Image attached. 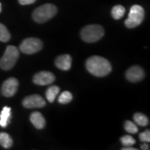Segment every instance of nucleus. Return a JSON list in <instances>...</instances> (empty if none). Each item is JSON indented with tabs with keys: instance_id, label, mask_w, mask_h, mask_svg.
I'll return each mask as SVG.
<instances>
[{
	"instance_id": "obj_1",
	"label": "nucleus",
	"mask_w": 150,
	"mask_h": 150,
	"mask_svg": "<svg viewBox=\"0 0 150 150\" xmlns=\"http://www.w3.org/2000/svg\"><path fill=\"white\" fill-rule=\"evenodd\" d=\"M86 68L90 74L97 77L107 76L112 70L108 60L100 56H93L87 59Z\"/></svg>"
},
{
	"instance_id": "obj_2",
	"label": "nucleus",
	"mask_w": 150,
	"mask_h": 150,
	"mask_svg": "<svg viewBox=\"0 0 150 150\" xmlns=\"http://www.w3.org/2000/svg\"><path fill=\"white\" fill-rule=\"evenodd\" d=\"M58 12L57 7L52 4H46L37 8L33 12V18L38 23H43L54 18Z\"/></svg>"
},
{
	"instance_id": "obj_3",
	"label": "nucleus",
	"mask_w": 150,
	"mask_h": 150,
	"mask_svg": "<svg viewBox=\"0 0 150 150\" xmlns=\"http://www.w3.org/2000/svg\"><path fill=\"white\" fill-rule=\"evenodd\" d=\"M104 35V29L98 24H91L84 27L81 31L82 39L87 43H94L100 40Z\"/></svg>"
},
{
	"instance_id": "obj_4",
	"label": "nucleus",
	"mask_w": 150,
	"mask_h": 150,
	"mask_svg": "<svg viewBox=\"0 0 150 150\" xmlns=\"http://www.w3.org/2000/svg\"><path fill=\"white\" fill-rule=\"evenodd\" d=\"M19 57V50L15 46L9 45L6 48L4 56L0 59V68L4 70H10L16 64Z\"/></svg>"
},
{
	"instance_id": "obj_5",
	"label": "nucleus",
	"mask_w": 150,
	"mask_h": 150,
	"mask_svg": "<svg viewBox=\"0 0 150 150\" xmlns=\"http://www.w3.org/2000/svg\"><path fill=\"white\" fill-rule=\"evenodd\" d=\"M144 18V9L140 5H133L129 11V17L125 20V25L129 28H134L140 25Z\"/></svg>"
},
{
	"instance_id": "obj_6",
	"label": "nucleus",
	"mask_w": 150,
	"mask_h": 150,
	"mask_svg": "<svg viewBox=\"0 0 150 150\" xmlns=\"http://www.w3.org/2000/svg\"><path fill=\"white\" fill-rule=\"evenodd\" d=\"M43 48V43L37 38H28L24 39L19 46L22 53L26 54H33L39 52Z\"/></svg>"
},
{
	"instance_id": "obj_7",
	"label": "nucleus",
	"mask_w": 150,
	"mask_h": 150,
	"mask_svg": "<svg viewBox=\"0 0 150 150\" xmlns=\"http://www.w3.org/2000/svg\"><path fill=\"white\" fill-rule=\"evenodd\" d=\"M33 81L37 85H48L53 83L55 81V77L54 74H52L51 72L42 71V72H38L33 76Z\"/></svg>"
},
{
	"instance_id": "obj_8",
	"label": "nucleus",
	"mask_w": 150,
	"mask_h": 150,
	"mask_svg": "<svg viewBox=\"0 0 150 150\" xmlns=\"http://www.w3.org/2000/svg\"><path fill=\"white\" fill-rule=\"evenodd\" d=\"M18 88V81L15 78H9L2 85V93L7 98L13 97Z\"/></svg>"
},
{
	"instance_id": "obj_9",
	"label": "nucleus",
	"mask_w": 150,
	"mask_h": 150,
	"mask_svg": "<svg viewBox=\"0 0 150 150\" xmlns=\"http://www.w3.org/2000/svg\"><path fill=\"white\" fill-rule=\"evenodd\" d=\"M46 104L43 98L38 94H33L24 98L23 100V107L27 108H43Z\"/></svg>"
},
{
	"instance_id": "obj_10",
	"label": "nucleus",
	"mask_w": 150,
	"mask_h": 150,
	"mask_svg": "<svg viewBox=\"0 0 150 150\" xmlns=\"http://www.w3.org/2000/svg\"><path fill=\"white\" fill-rule=\"evenodd\" d=\"M126 78L129 82L136 83L141 81L144 77V71L139 66H133L126 72Z\"/></svg>"
},
{
	"instance_id": "obj_11",
	"label": "nucleus",
	"mask_w": 150,
	"mask_h": 150,
	"mask_svg": "<svg viewBox=\"0 0 150 150\" xmlns=\"http://www.w3.org/2000/svg\"><path fill=\"white\" fill-rule=\"evenodd\" d=\"M72 57L69 54H63L59 56L55 60V65L59 69L68 71L72 66Z\"/></svg>"
},
{
	"instance_id": "obj_12",
	"label": "nucleus",
	"mask_w": 150,
	"mask_h": 150,
	"mask_svg": "<svg viewBox=\"0 0 150 150\" xmlns=\"http://www.w3.org/2000/svg\"><path fill=\"white\" fill-rule=\"evenodd\" d=\"M30 121L33 125L38 129H42L45 127V118L39 112H33L30 115Z\"/></svg>"
},
{
	"instance_id": "obj_13",
	"label": "nucleus",
	"mask_w": 150,
	"mask_h": 150,
	"mask_svg": "<svg viewBox=\"0 0 150 150\" xmlns=\"http://www.w3.org/2000/svg\"><path fill=\"white\" fill-rule=\"evenodd\" d=\"M11 108L5 106L0 112V126L2 128H6L10 123Z\"/></svg>"
},
{
	"instance_id": "obj_14",
	"label": "nucleus",
	"mask_w": 150,
	"mask_h": 150,
	"mask_svg": "<svg viewBox=\"0 0 150 150\" xmlns=\"http://www.w3.org/2000/svg\"><path fill=\"white\" fill-rule=\"evenodd\" d=\"M59 91H60L59 88L56 85L51 86L50 88H48V89L46 91V98L48 102H54L57 95L59 93Z\"/></svg>"
},
{
	"instance_id": "obj_15",
	"label": "nucleus",
	"mask_w": 150,
	"mask_h": 150,
	"mask_svg": "<svg viewBox=\"0 0 150 150\" xmlns=\"http://www.w3.org/2000/svg\"><path fill=\"white\" fill-rule=\"evenodd\" d=\"M134 120L137 125H139L142 127L147 126L149 123L148 117L142 112H136L134 115Z\"/></svg>"
},
{
	"instance_id": "obj_16",
	"label": "nucleus",
	"mask_w": 150,
	"mask_h": 150,
	"mask_svg": "<svg viewBox=\"0 0 150 150\" xmlns=\"http://www.w3.org/2000/svg\"><path fill=\"white\" fill-rule=\"evenodd\" d=\"M0 145L4 149H9L13 145V139L7 133H0Z\"/></svg>"
},
{
	"instance_id": "obj_17",
	"label": "nucleus",
	"mask_w": 150,
	"mask_h": 150,
	"mask_svg": "<svg viewBox=\"0 0 150 150\" xmlns=\"http://www.w3.org/2000/svg\"><path fill=\"white\" fill-rule=\"evenodd\" d=\"M111 13H112V17L114 19L118 20V19L122 18L123 15H124V13H125V8L122 5L114 6L112 8Z\"/></svg>"
},
{
	"instance_id": "obj_18",
	"label": "nucleus",
	"mask_w": 150,
	"mask_h": 150,
	"mask_svg": "<svg viewBox=\"0 0 150 150\" xmlns=\"http://www.w3.org/2000/svg\"><path fill=\"white\" fill-rule=\"evenodd\" d=\"M10 33L8 32V28L2 23H0V41L6 43L10 39Z\"/></svg>"
},
{
	"instance_id": "obj_19",
	"label": "nucleus",
	"mask_w": 150,
	"mask_h": 150,
	"mask_svg": "<svg viewBox=\"0 0 150 150\" xmlns=\"http://www.w3.org/2000/svg\"><path fill=\"white\" fill-rule=\"evenodd\" d=\"M73 99V95L72 93L69 91H64L63 92L60 96L59 97V102L62 104H66V103H69L72 101Z\"/></svg>"
},
{
	"instance_id": "obj_20",
	"label": "nucleus",
	"mask_w": 150,
	"mask_h": 150,
	"mask_svg": "<svg viewBox=\"0 0 150 150\" xmlns=\"http://www.w3.org/2000/svg\"><path fill=\"white\" fill-rule=\"evenodd\" d=\"M124 129L129 133V134H137L138 131H139V129L137 127V124L136 123H133L131 121H129L127 120L125 123H124Z\"/></svg>"
},
{
	"instance_id": "obj_21",
	"label": "nucleus",
	"mask_w": 150,
	"mask_h": 150,
	"mask_svg": "<svg viewBox=\"0 0 150 150\" xmlns=\"http://www.w3.org/2000/svg\"><path fill=\"white\" fill-rule=\"evenodd\" d=\"M120 141L122 143V144L124 146V147H131L136 143V140L134 139V138L130 135H125V136H123L121 139H120Z\"/></svg>"
},
{
	"instance_id": "obj_22",
	"label": "nucleus",
	"mask_w": 150,
	"mask_h": 150,
	"mask_svg": "<svg viewBox=\"0 0 150 150\" xmlns=\"http://www.w3.org/2000/svg\"><path fill=\"white\" fill-rule=\"evenodd\" d=\"M139 139L145 143H149L150 142V131L149 129L145 130L144 132H142L139 134Z\"/></svg>"
},
{
	"instance_id": "obj_23",
	"label": "nucleus",
	"mask_w": 150,
	"mask_h": 150,
	"mask_svg": "<svg viewBox=\"0 0 150 150\" xmlns=\"http://www.w3.org/2000/svg\"><path fill=\"white\" fill-rule=\"evenodd\" d=\"M36 0H18L19 4L22 5H28V4H32L33 3H35Z\"/></svg>"
},
{
	"instance_id": "obj_24",
	"label": "nucleus",
	"mask_w": 150,
	"mask_h": 150,
	"mask_svg": "<svg viewBox=\"0 0 150 150\" xmlns=\"http://www.w3.org/2000/svg\"><path fill=\"white\" fill-rule=\"evenodd\" d=\"M141 149L144 150L149 149V144H147V143H146V144H144L141 145Z\"/></svg>"
},
{
	"instance_id": "obj_25",
	"label": "nucleus",
	"mask_w": 150,
	"mask_h": 150,
	"mask_svg": "<svg viewBox=\"0 0 150 150\" xmlns=\"http://www.w3.org/2000/svg\"><path fill=\"white\" fill-rule=\"evenodd\" d=\"M122 149L123 150H136V149H134V148H129V147H125V148H123Z\"/></svg>"
},
{
	"instance_id": "obj_26",
	"label": "nucleus",
	"mask_w": 150,
	"mask_h": 150,
	"mask_svg": "<svg viewBox=\"0 0 150 150\" xmlns=\"http://www.w3.org/2000/svg\"><path fill=\"white\" fill-rule=\"evenodd\" d=\"M1 11H2V4H1V3H0V13H1Z\"/></svg>"
}]
</instances>
